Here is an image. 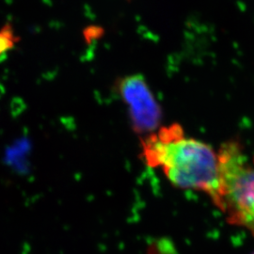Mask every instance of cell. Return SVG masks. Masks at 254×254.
Instances as JSON below:
<instances>
[{
    "instance_id": "2",
    "label": "cell",
    "mask_w": 254,
    "mask_h": 254,
    "mask_svg": "<svg viewBox=\"0 0 254 254\" xmlns=\"http://www.w3.org/2000/svg\"><path fill=\"white\" fill-rule=\"evenodd\" d=\"M220 193L217 206L233 225L254 236V156L247 157L242 146L228 141L218 152Z\"/></svg>"
},
{
    "instance_id": "3",
    "label": "cell",
    "mask_w": 254,
    "mask_h": 254,
    "mask_svg": "<svg viewBox=\"0 0 254 254\" xmlns=\"http://www.w3.org/2000/svg\"><path fill=\"white\" fill-rule=\"evenodd\" d=\"M120 93L127 103L132 123L137 131H153L161 118V111L143 77L128 76L120 84Z\"/></svg>"
},
{
    "instance_id": "1",
    "label": "cell",
    "mask_w": 254,
    "mask_h": 254,
    "mask_svg": "<svg viewBox=\"0 0 254 254\" xmlns=\"http://www.w3.org/2000/svg\"><path fill=\"white\" fill-rule=\"evenodd\" d=\"M142 154L146 164L159 168L173 186L204 192L217 205L219 162L218 153L211 146L185 136L181 127L173 125L144 139Z\"/></svg>"
},
{
    "instance_id": "4",
    "label": "cell",
    "mask_w": 254,
    "mask_h": 254,
    "mask_svg": "<svg viewBox=\"0 0 254 254\" xmlns=\"http://www.w3.org/2000/svg\"></svg>"
}]
</instances>
